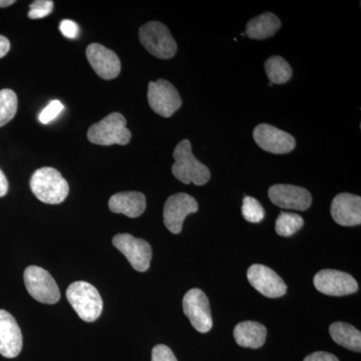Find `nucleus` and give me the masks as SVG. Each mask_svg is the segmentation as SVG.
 Here are the masks:
<instances>
[{
	"instance_id": "26",
	"label": "nucleus",
	"mask_w": 361,
	"mask_h": 361,
	"mask_svg": "<svg viewBox=\"0 0 361 361\" xmlns=\"http://www.w3.org/2000/svg\"><path fill=\"white\" fill-rule=\"evenodd\" d=\"M28 18L30 20H39L49 16L54 9V1L51 0H37L30 6Z\"/></svg>"
},
{
	"instance_id": "9",
	"label": "nucleus",
	"mask_w": 361,
	"mask_h": 361,
	"mask_svg": "<svg viewBox=\"0 0 361 361\" xmlns=\"http://www.w3.org/2000/svg\"><path fill=\"white\" fill-rule=\"evenodd\" d=\"M113 244L122 252L135 270L145 272L149 269L153 253L148 242L130 234H118L114 237Z\"/></svg>"
},
{
	"instance_id": "4",
	"label": "nucleus",
	"mask_w": 361,
	"mask_h": 361,
	"mask_svg": "<svg viewBox=\"0 0 361 361\" xmlns=\"http://www.w3.org/2000/svg\"><path fill=\"white\" fill-rule=\"evenodd\" d=\"M127 120L120 113H111L101 122L94 123L87 130V139L99 146L120 145L126 146L132 139V133L127 128Z\"/></svg>"
},
{
	"instance_id": "1",
	"label": "nucleus",
	"mask_w": 361,
	"mask_h": 361,
	"mask_svg": "<svg viewBox=\"0 0 361 361\" xmlns=\"http://www.w3.org/2000/svg\"><path fill=\"white\" fill-rule=\"evenodd\" d=\"M173 157L175 159L173 175L180 182L187 185L194 183L196 186H203L210 180V170L193 155L189 140H183L177 145Z\"/></svg>"
},
{
	"instance_id": "7",
	"label": "nucleus",
	"mask_w": 361,
	"mask_h": 361,
	"mask_svg": "<svg viewBox=\"0 0 361 361\" xmlns=\"http://www.w3.org/2000/svg\"><path fill=\"white\" fill-rule=\"evenodd\" d=\"M183 310L197 331L207 334L213 326L210 302L201 289L193 288L183 298Z\"/></svg>"
},
{
	"instance_id": "14",
	"label": "nucleus",
	"mask_w": 361,
	"mask_h": 361,
	"mask_svg": "<svg viewBox=\"0 0 361 361\" xmlns=\"http://www.w3.org/2000/svg\"><path fill=\"white\" fill-rule=\"evenodd\" d=\"M271 202L283 209L306 211L312 203V197L307 190L293 185L278 184L268 191Z\"/></svg>"
},
{
	"instance_id": "25",
	"label": "nucleus",
	"mask_w": 361,
	"mask_h": 361,
	"mask_svg": "<svg viewBox=\"0 0 361 361\" xmlns=\"http://www.w3.org/2000/svg\"><path fill=\"white\" fill-rule=\"evenodd\" d=\"M242 215L244 219L250 223H260L265 217V211L260 202L253 197H245L242 206Z\"/></svg>"
},
{
	"instance_id": "2",
	"label": "nucleus",
	"mask_w": 361,
	"mask_h": 361,
	"mask_svg": "<svg viewBox=\"0 0 361 361\" xmlns=\"http://www.w3.org/2000/svg\"><path fill=\"white\" fill-rule=\"evenodd\" d=\"M30 189L42 203H63L70 192L68 182L56 169L51 167L40 168L35 171L30 179Z\"/></svg>"
},
{
	"instance_id": "29",
	"label": "nucleus",
	"mask_w": 361,
	"mask_h": 361,
	"mask_svg": "<svg viewBox=\"0 0 361 361\" xmlns=\"http://www.w3.org/2000/svg\"><path fill=\"white\" fill-rule=\"evenodd\" d=\"M59 30L68 39H75L78 35V26L73 20H66L61 21V25H59Z\"/></svg>"
},
{
	"instance_id": "23",
	"label": "nucleus",
	"mask_w": 361,
	"mask_h": 361,
	"mask_svg": "<svg viewBox=\"0 0 361 361\" xmlns=\"http://www.w3.org/2000/svg\"><path fill=\"white\" fill-rule=\"evenodd\" d=\"M304 220L295 213L281 212L275 223V230L279 236L290 237L303 227Z\"/></svg>"
},
{
	"instance_id": "20",
	"label": "nucleus",
	"mask_w": 361,
	"mask_h": 361,
	"mask_svg": "<svg viewBox=\"0 0 361 361\" xmlns=\"http://www.w3.org/2000/svg\"><path fill=\"white\" fill-rule=\"evenodd\" d=\"M281 27V23L275 14L265 13L252 18L246 26V35L252 39H267Z\"/></svg>"
},
{
	"instance_id": "11",
	"label": "nucleus",
	"mask_w": 361,
	"mask_h": 361,
	"mask_svg": "<svg viewBox=\"0 0 361 361\" xmlns=\"http://www.w3.org/2000/svg\"><path fill=\"white\" fill-rule=\"evenodd\" d=\"M253 137L263 151L275 155L290 153L296 146L291 135L268 123L258 125L253 130Z\"/></svg>"
},
{
	"instance_id": "21",
	"label": "nucleus",
	"mask_w": 361,
	"mask_h": 361,
	"mask_svg": "<svg viewBox=\"0 0 361 361\" xmlns=\"http://www.w3.org/2000/svg\"><path fill=\"white\" fill-rule=\"evenodd\" d=\"M329 334L334 342L349 350L360 353L361 334L353 325L344 322L332 323L329 327Z\"/></svg>"
},
{
	"instance_id": "19",
	"label": "nucleus",
	"mask_w": 361,
	"mask_h": 361,
	"mask_svg": "<svg viewBox=\"0 0 361 361\" xmlns=\"http://www.w3.org/2000/svg\"><path fill=\"white\" fill-rule=\"evenodd\" d=\"M267 330L264 325L255 322L239 323L234 329V337L242 348L257 349L264 345Z\"/></svg>"
},
{
	"instance_id": "18",
	"label": "nucleus",
	"mask_w": 361,
	"mask_h": 361,
	"mask_svg": "<svg viewBox=\"0 0 361 361\" xmlns=\"http://www.w3.org/2000/svg\"><path fill=\"white\" fill-rule=\"evenodd\" d=\"M146 197L141 192H122L111 197L109 208L113 213L130 218L140 217L146 210Z\"/></svg>"
},
{
	"instance_id": "24",
	"label": "nucleus",
	"mask_w": 361,
	"mask_h": 361,
	"mask_svg": "<svg viewBox=\"0 0 361 361\" xmlns=\"http://www.w3.org/2000/svg\"><path fill=\"white\" fill-rule=\"evenodd\" d=\"M18 96L13 90H0V128L11 122L18 111Z\"/></svg>"
},
{
	"instance_id": "13",
	"label": "nucleus",
	"mask_w": 361,
	"mask_h": 361,
	"mask_svg": "<svg viewBox=\"0 0 361 361\" xmlns=\"http://www.w3.org/2000/svg\"><path fill=\"white\" fill-rule=\"evenodd\" d=\"M247 278L252 286L266 297L278 298L286 294L287 286L274 270L261 264H253L247 271Z\"/></svg>"
},
{
	"instance_id": "17",
	"label": "nucleus",
	"mask_w": 361,
	"mask_h": 361,
	"mask_svg": "<svg viewBox=\"0 0 361 361\" xmlns=\"http://www.w3.org/2000/svg\"><path fill=\"white\" fill-rule=\"evenodd\" d=\"M331 216L337 224L351 227L361 224V198L356 195H337L331 203Z\"/></svg>"
},
{
	"instance_id": "22",
	"label": "nucleus",
	"mask_w": 361,
	"mask_h": 361,
	"mask_svg": "<svg viewBox=\"0 0 361 361\" xmlns=\"http://www.w3.org/2000/svg\"><path fill=\"white\" fill-rule=\"evenodd\" d=\"M265 71L271 84H286L292 78L290 65L279 56H271L266 61Z\"/></svg>"
},
{
	"instance_id": "16",
	"label": "nucleus",
	"mask_w": 361,
	"mask_h": 361,
	"mask_svg": "<svg viewBox=\"0 0 361 361\" xmlns=\"http://www.w3.org/2000/svg\"><path fill=\"white\" fill-rule=\"evenodd\" d=\"M23 349V334L16 318L6 310H0V355L14 358Z\"/></svg>"
},
{
	"instance_id": "12",
	"label": "nucleus",
	"mask_w": 361,
	"mask_h": 361,
	"mask_svg": "<svg viewBox=\"0 0 361 361\" xmlns=\"http://www.w3.org/2000/svg\"><path fill=\"white\" fill-rule=\"evenodd\" d=\"M315 288L325 295L345 296L355 293L358 284L355 278L342 271L324 269L315 275Z\"/></svg>"
},
{
	"instance_id": "3",
	"label": "nucleus",
	"mask_w": 361,
	"mask_h": 361,
	"mask_svg": "<svg viewBox=\"0 0 361 361\" xmlns=\"http://www.w3.org/2000/svg\"><path fill=\"white\" fill-rule=\"evenodd\" d=\"M66 298L80 319L96 322L102 314L104 304L96 287L85 281L71 283L66 290Z\"/></svg>"
},
{
	"instance_id": "8",
	"label": "nucleus",
	"mask_w": 361,
	"mask_h": 361,
	"mask_svg": "<svg viewBox=\"0 0 361 361\" xmlns=\"http://www.w3.org/2000/svg\"><path fill=\"white\" fill-rule=\"evenodd\" d=\"M148 102L152 110L163 118H170L182 106L179 92L166 80L149 82Z\"/></svg>"
},
{
	"instance_id": "15",
	"label": "nucleus",
	"mask_w": 361,
	"mask_h": 361,
	"mask_svg": "<svg viewBox=\"0 0 361 361\" xmlns=\"http://www.w3.org/2000/svg\"><path fill=\"white\" fill-rule=\"evenodd\" d=\"M87 59L97 75L103 80H114L120 75V59L115 52L99 44H92L87 47Z\"/></svg>"
},
{
	"instance_id": "30",
	"label": "nucleus",
	"mask_w": 361,
	"mask_h": 361,
	"mask_svg": "<svg viewBox=\"0 0 361 361\" xmlns=\"http://www.w3.org/2000/svg\"><path fill=\"white\" fill-rule=\"evenodd\" d=\"M303 361H339V360L331 353H325V351H317V353L308 355Z\"/></svg>"
},
{
	"instance_id": "31",
	"label": "nucleus",
	"mask_w": 361,
	"mask_h": 361,
	"mask_svg": "<svg viewBox=\"0 0 361 361\" xmlns=\"http://www.w3.org/2000/svg\"><path fill=\"white\" fill-rule=\"evenodd\" d=\"M11 49V42L4 35H0V59L6 56Z\"/></svg>"
},
{
	"instance_id": "32",
	"label": "nucleus",
	"mask_w": 361,
	"mask_h": 361,
	"mask_svg": "<svg viewBox=\"0 0 361 361\" xmlns=\"http://www.w3.org/2000/svg\"><path fill=\"white\" fill-rule=\"evenodd\" d=\"M7 192H8V180H7L6 176L0 169V198L6 196Z\"/></svg>"
},
{
	"instance_id": "5",
	"label": "nucleus",
	"mask_w": 361,
	"mask_h": 361,
	"mask_svg": "<svg viewBox=\"0 0 361 361\" xmlns=\"http://www.w3.org/2000/svg\"><path fill=\"white\" fill-rule=\"evenodd\" d=\"M140 42L156 58L172 59L177 52V42L167 26L159 21H149L140 28Z\"/></svg>"
},
{
	"instance_id": "28",
	"label": "nucleus",
	"mask_w": 361,
	"mask_h": 361,
	"mask_svg": "<svg viewBox=\"0 0 361 361\" xmlns=\"http://www.w3.org/2000/svg\"><path fill=\"white\" fill-rule=\"evenodd\" d=\"M152 361H178L170 348L159 344L152 351Z\"/></svg>"
},
{
	"instance_id": "6",
	"label": "nucleus",
	"mask_w": 361,
	"mask_h": 361,
	"mask_svg": "<svg viewBox=\"0 0 361 361\" xmlns=\"http://www.w3.org/2000/svg\"><path fill=\"white\" fill-rule=\"evenodd\" d=\"M26 289L35 300L54 304L61 299V291L51 275L39 266H30L23 275Z\"/></svg>"
},
{
	"instance_id": "33",
	"label": "nucleus",
	"mask_w": 361,
	"mask_h": 361,
	"mask_svg": "<svg viewBox=\"0 0 361 361\" xmlns=\"http://www.w3.org/2000/svg\"><path fill=\"white\" fill-rule=\"evenodd\" d=\"M16 4V0H0V7H8Z\"/></svg>"
},
{
	"instance_id": "27",
	"label": "nucleus",
	"mask_w": 361,
	"mask_h": 361,
	"mask_svg": "<svg viewBox=\"0 0 361 361\" xmlns=\"http://www.w3.org/2000/svg\"><path fill=\"white\" fill-rule=\"evenodd\" d=\"M63 110V104H61V102L58 101V99L52 101L51 103H49V106L42 111V114H40V123H44V125L51 123V121H54Z\"/></svg>"
},
{
	"instance_id": "10",
	"label": "nucleus",
	"mask_w": 361,
	"mask_h": 361,
	"mask_svg": "<svg viewBox=\"0 0 361 361\" xmlns=\"http://www.w3.org/2000/svg\"><path fill=\"white\" fill-rule=\"evenodd\" d=\"M198 210V203L193 197L185 193L173 195L164 206V224L173 234H179L187 216Z\"/></svg>"
}]
</instances>
